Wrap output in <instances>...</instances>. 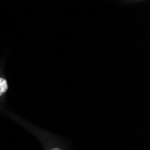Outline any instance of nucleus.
<instances>
[{"mask_svg": "<svg viewBox=\"0 0 150 150\" xmlns=\"http://www.w3.org/2000/svg\"><path fill=\"white\" fill-rule=\"evenodd\" d=\"M7 90V82L6 79L0 77V96Z\"/></svg>", "mask_w": 150, "mask_h": 150, "instance_id": "f257e3e1", "label": "nucleus"}, {"mask_svg": "<svg viewBox=\"0 0 150 150\" xmlns=\"http://www.w3.org/2000/svg\"><path fill=\"white\" fill-rule=\"evenodd\" d=\"M51 150H61V149H59V148H53V149H51Z\"/></svg>", "mask_w": 150, "mask_h": 150, "instance_id": "f03ea898", "label": "nucleus"}]
</instances>
